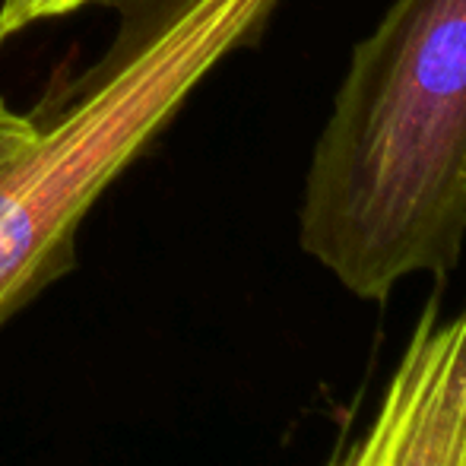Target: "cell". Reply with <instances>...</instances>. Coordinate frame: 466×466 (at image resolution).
Listing matches in <instances>:
<instances>
[{"label": "cell", "instance_id": "6da1fadb", "mask_svg": "<svg viewBox=\"0 0 466 466\" xmlns=\"http://www.w3.org/2000/svg\"><path fill=\"white\" fill-rule=\"evenodd\" d=\"M466 241V0H393L352 48L299 207V245L356 299L444 279Z\"/></svg>", "mask_w": 466, "mask_h": 466}, {"label": "cell", "instance_id": "7a4b0ae2", "mask_svg": "<svg viewBox=\"0 0 466 466\" xmlns=\"http://www.w3.org/2000/svg\"><path fill=\"white\" fill-rule=\"evenodd\" d=\"M279 0H168L121 42L38 137L0 162V327L76 267L96 200L172 124Z\"/></svg>", "mask_w": 466, "mask_h": 466}, {"label": "cell", "instance_id": "3957f363", "mask_svg": "<svg viewBox=\"0 0 466 466\" xmlns=\"http://www.w3.org/2000/svg\"><path fill=\"white\" fill-rule=\"evenodd\" d=\"M327 466H466V301L422 308L365 431Z\"/></svg>", "mask_w": 466, "mask_h": 466}, {"label": "cell", "instance_id": "277c9868", "mask_svg": "<svg viewBox=\"0 0 466 466\" xmlns=\"http://www.w3.org/2000/svg\"><path fill=\"white\" fill-rule=\"evenodd\" d=\"M89 4H98V0H0V45L25 32L29 25L70 16Z\"/></svg>", "mask_w": 466, "mask_h": 466}, {"label": "cell", "instance_id": "5b68a950", "mask_svg": "<svg viewBox=\"0 0 466 466\" xmlns=\"http://www.w3.org/2000/svg\"><path fill=\"white\" fill-rule=\"evenodd\" d=\"M38 137V121L23 111H16L13 105H6L0 98V162L10 159L13 153H19L23 147H29Z\"/></svg>", "mask_w": 466, "mask_h": 466}]
</instances>
